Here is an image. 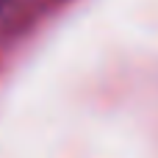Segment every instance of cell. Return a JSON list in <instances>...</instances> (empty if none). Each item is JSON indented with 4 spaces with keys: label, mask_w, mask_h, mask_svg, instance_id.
I'll return each instance as SVG.
<instances>
[{
    "label": "cell",
    "mask_w": 158,
    "mask_h": 158,
    "mask_svg": "<svg viewBox=\"0 0 158 158\" xmlns=\"http://www.w3.org/2000/svg\"><path fill=\"white\" fill-rule=\"evenodd\" d=\"M6 3H8V0H0V8H3V6H6Z\"/></svg>",
    "instance_id": "cell-1"
}]
</instances>
